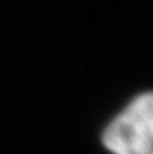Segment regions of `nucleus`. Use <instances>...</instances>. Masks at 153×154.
Here are the masks:
<instances>
[{
  "label": "nucleus",
  "mask_w": 153,
  "mask_h": 154,
  "mask_svg": "<svg viewBox=\"0 0 153 154\" xmlns=\"http://www.w3.org/2000/svg\"><path fill=\"white\" fill-rule=\"evenodd\" d=\"M102 141L113 154H152L153 91L129 103L108 124Z\"/></svg>",
  "instance_id": "obj_1"
},
{
  "label": "nucleus",
  "mask_w": 153,
  "mask_h": 154,
  "mask_svg": "<svg viewBox=\"0 0 153 154\" xmlns=\"http://www.w3.org/2000/svg\"><path fill=\"white\" fill-rule=\"evenodd\" d=\"M152 154H153V153H152Z\"/></svg>",
  "instance_id": "obj_2"
}]
</instances>
